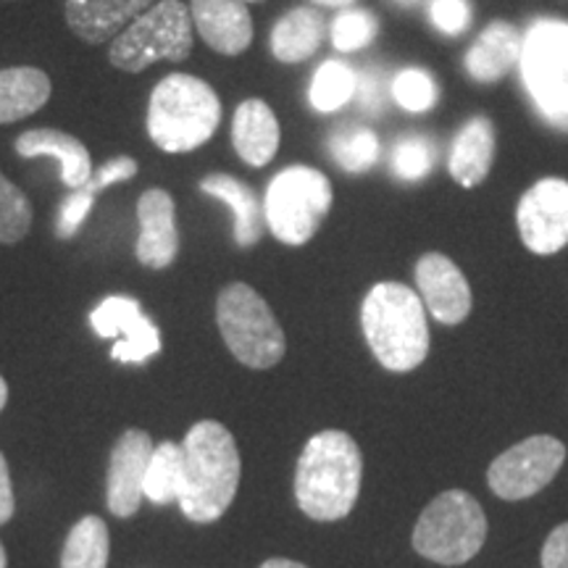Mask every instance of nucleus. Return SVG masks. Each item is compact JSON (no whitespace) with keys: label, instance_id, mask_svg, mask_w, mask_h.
<instances>
[{"label":"nucleus","instance_id":"1","mask_svg":"<svg viewBox=\"0 0 568 568\" xmlns=\"http://www.w3.org/2000/svg\"><path fill=\"white\" fill-rule=\"evenodd\" d=\"M364 458L351 435L318 432L305 443L295 471L297 506L314 521H339L351 514L361 493Z\"/></svg>","mask_w":568,"mask_h":568},{"label":"nucleus","instance_id":"2","mask_svg":"<svg viewBox=\"0 0 568 568\" xmlns=\"http://www.w3.org/2000/svg\"><path fill=\"white\" fill-rule=\"evenodd\" d=\"M184 485L176 506L193 524H211L226 514L240 487V450L224 424L197 422L182 443Z\"/></svg>","mask_w":568,"mask_h":568},{"label":"nucleus","instance_id":"3","mask_svg":"<svg viewBox=\"0 0 568 568\" xmlns=\"http://www.w3.org/2000/svg\"><path fill=\"white\" fill-rule=\"evenodd\" d=\"M361 326L374 358L389 372H414L429 353L422 295L400 282H379L361 305Z\"/></svg>","mask_w":568,"mask_h":568},{"label":"nucleus","instance_id":"4","mask_svg":"<svg viewBox=\"0 0 568 568\" xmlns=\"http://www.w3.org/2000/svg\"><path fill=\"white\" fill-rule=\"evenodd\" d=\"M222 124V101L201 77L169 74L155 84L148 105V134L163 153H190Z\"/></svg>","mask_w":568,"mask_h":568},{"label":"nucleus","instance_id":"5","mask_svg":"<svg viewBox=\"0 0 568 568\" xmlns=\"http://www.w3.org/2000/svg\"><path fill=\"white\" fill-rule=\"evenodd\" d=\"M518 71L539 119L568 134V19L531 21L524 32Z\"/></svg>","mask_w":568,"mask_h":568},{"label":"nucleus","instance_id":"6","mask_svg":"<svg viewBox=\"0 0 568 568\" xmlns=\"http://www.w3.org/2000/svg\"><path fill=\"white\" fill-rule=\"evenodd\" d=\"M487 516L464 489L437 495L414 529V550L439 566H464L485 548Z\"/></svg>","mask_w":568,"mask_h":568},{"label":"nucleus","instance_id":"7","mask_svg":"<svg viewBox=\"0 0 568 568\" xmlns=\"http://www.w3.org/2000/svg\"><path fill=\"white\" fill-rule=\"evenodd\" d=\"M216 322L226 347L240 364L272 368L284 358L287 339L274 311L251 284L234 282L219 293Z\"/></svg>","mask_w":568,"mask_h":568},{"label":"nucleus","instance_id":"8","mask_svg":"<svg viewBox=\"0 0 568 568\" xmlns=\"http://www.w3.org/2000/svg\"><path fill=\"white\" fill-rule=\"evenodd\" d=\"M332 201L335 193L326 174L295 163L268 182L264 201L266 226L284 245H305L318 232Z\"/></svg>","mask_w":568,"mask_h":568},{"label":"nucleus","instance_id":"9","mask_svg":"<svg viewBox=\"0 0 568 568\" xmlns=\"http://www.w3.org/2000/svg\"><path fill=\"white\" fill-rule=\"evenodd\" d=\"M193 53V13L182 0H161L140 13L111 42L109 61L126 74H140L155 61H184Z\"/></svg>","mask_w":568,"mask_h":568},{"label":"nucleus","instance_id":"10","mask_svg":"<svg viewBox=\"0 0 568 568\" xmlns=\"http://www.w3.org/2000/svg\"><path fill=\"white\" fill-rule=\"evenodd\" d=\"M566 460V445L556 437L537 435L508 447L487 471L489 489L503 500H527L556 479Z\"/></svg>","mask_w":568,"mask_h":568},{"label":"nucleus","instance_id":"11","mask_svg":"<svg viewBox=\"0 0 568 568\" xmlns=\"http://www.w3.org/2000/svg\"><path fill=\"white\" fill-rule=\"evenodd\" d=\"M518 237L535 255H556L568 245V180L545 176L518 197Z\"/></svg>","mask_w":568,"mask_h":568},{"label":"nucleus","instance_id":"12","mask_svg":"<svg viewBox=\"0 0 568 568\" xmlns=\"http://www.w3.org/2000/svg\"><path fill=\"white\" fill-rule=\"evenodd\" d=\"M90 324L98 337L116 339L111 358L119 364H145L161 351V332L142 314L134 297L111 295L90 314Z\"/></svg>","mask_w":568,"mask_h":568},{"label":"nucleus","instance_id":"13","mask_svg":"<svg viewBox=\"0 0 568 568\" xmlns=\"http://www.w3.org/2000/svg\"><path fill=\"white\" fill-rule=\"evenodd\" d=\"M416 287L439 324L456 326L471 314V287L464 272L443 253H426L416 261Z\"/></svg>","mask_w":568,"mask_h":568},{"label":"nucleus","instance_id":"14","mask_svg":"<svg viewBox=\"0 0 568 568\" xmlns=\"http://www.w3.org/2000/svg\"><path fill=\"white\" fill-rule=\"evenodd\" d=\"M153 439L142 429H126L119 443L113 445L109 481H105V500L113 516L126 518L138 514L142 506V485H145V471L153 456Z\"/></svg>","mask_w":568,"mask_h":568},{"label":"nucleus","instance_id":"15","mask_svg":"<svg viewBox=\"0 0 568 568\" xmlns=\"http://www.w3.org/2000/svg\"><path fill=\"white\" fill-rule=\"evenodd\" d=\"M138 261L142 266L161 268L172 266L180 253V232H176L174 197L166 190H145L138 201Z\"/></svg>","mask_w":568,"mask_h":568},{"label":"nucleus","instance_id":"16","mask_svg":"<svg viewBox=\"0 0 568 568\" xmlns=\"http://www.w3.org/2000/svg\"><path fill=\"white\" fill-rule=\"evenodd\" d=\"M195 30L222 55H240L253 42V19L245 0H190Z\"/></svg>","mask_w":568,"mask_h":568},{"label":"nucleus","instance_id":"17","mask_svg":"<svg viewBox=\"0 0 568 568\" xmlns=\"http://www.w3.org/2000/svg\"><path fill=\"white\" fill-rule=\"evenodd\" d=\"M524 34L508 21L495 19L481 30L464 55V71L477 84H497L521 61Z\"/></svg>","mask_w":568,"mask_h":568},{"label":"nucleus","instance_id":"18","mask_svg":"<svg viewBox=\"0 0 568 568\" xmlns=\"http://www.w3.org/2000/svg\"><path fill=\"white\" fill-rule=\"evenodd\" d=\"M497 153V132L493 119L474 116L460 126L456 138L450 142V153H447V172L453 182L460 184L464 190L479 187L493 172Z\"/></svg>","mask_w":568,"mask_h":568},{"label":"nucleus","instance_id":"19","mask_svg":"<svg viewBox=\"0 0 568 568\" xmlns=\"http://www.w3.org/2000/svg\"><path fill=\"white\" fill-rule=\"evenodd\" d=\"M280 122L272 105L261 98H247L232 119V145L247 166L264 169L280 151Z\"/></svg>","mask_w":568,"mask_h":568},{"label":"nucleus","instance_id":"20","mask_svg":"<svg viewBox=\"0 0 568 568\" xmlns=\"http://www.w3.org/2000/svg\"><path fill=\"white\" fill-rule=\"evenodd\" d=\"M153 0H67L69 30L77 38L101 45L151 9Z\"/></svg>","mask_w":568,"mask_h":568},{"label":"nucleus","instance_id":"21","mask_svg":"<svg viewBox=\"0 0 568 568\" xmlns=\"http://www.w3.org/2000/svg\"><path fill=\"white\" fill-rule=\"evenodd\" d=\"M17 153L21 159H38V155H55L61 161V180L67 187L80 190L90 182L92 161L88 148L74 134L61 130H30L17 140Z\"/></svg>","mask_w":568,"mask_h":568},{"label":"nucleus","instance_id":"22","mask_svg":"<svg viewBox=\"0 0 568 568\" xmlns=\"http://www.w3.org/2000/svg\"><path fill=\"white\" fill-rule=\"evenodd\" d=\"M201 190L205 195L219 197L230 205L234 213V243L237 247H251L264 237V205L258 203V195L253 193L251 184L232 174H209L201 180Z\"/></svg>","mask_w":568,"mask_h":568},{"label":"nucleus","instance_id":"23","mask_svg":"<svg viewBox=\"0 0 568 568\" xmlns=\"http://www.w3.org/2000/svg\"><path fill=\"white\" fill-rule=\"evenodd\" d=\"M326 34V21L316 9L301 6L287 11L268 34L272 55L282 63H303L318 53Z\"/></svg>","mask_w":568,"mask_h":568},{"label":"nucleus","instance_id":"24","mask_svg":"<svg viewBox=\"0 0 568 568\" xmlns=\"http://www.w3.org/2000/svg\"><path fill=\"white\" fill-rule=\"evenodd\" d=\"M51 98V77L34 67L0 69V124L32 116Z\"/></svg>","mask_w":568,"mask_h":568},{"label":"nucleus","instance_id":"25","mask_svg":"<svg viewBox=\"0 0 568 568\" xmlns=\"http://www.w3.org/2000/svg\"><path fill=\"white\" fill-rule=\"evenodd\" d=\"M184 485V450L180 443H166L153 447L151 464H148L145 471V485H142V493H145L148 500L153 506H169V503H180Z\"/></svg>","mask_w":568,"mask_h":568},{"label":"nucleus","instance_id":"26","mask_svg":"<svg viewBox=\"0 0 568 568\" xmlns=\"http://www.w3.org/2000/svg\"><path fill=\"white\" fill-rule=\"evenodd\" d=\"M329 153L343 172L366 174L382 155L379 134L364 124H343L329 134Z\"/></svg>","mask_w":568,"mask_h":568},{"label":"nucleus","instance_id":"27","mask_svg":"<svg viewBox=\"0 0 568 568\" xmlns=\"http://www.w3.org/2000/svg\"><path fill=\"white\" fill-rule=\"evenodd\" d=\"M109 566V527L103 518L84 516L71 527L63 545L61 568H105Z\"/></svg>","mask_w":568,"mask_h":568},{"label":"nucleus","instance_id":"28","mask_svg":"<svg viewBox=\"0 0 568 568\" xmlns=\"http://www.w3.org/2000/svg\"><path fill=\"white\" fill-rule=\"evenodd\" d=\"M358 90V71L345 61H324L311 80L308 101L318 113H335L345 109Z\"/></svg>","mask_w":568,"mask_h":568},{"label":"nucleus","instance_id":"29","mask_svg":"<svg viewBox=\"0 0 568 568\" xmlns=\"http://www.w3.org/2000/svg\"><path fill=\"white\" fill-rule=\"evenodd\" d=\"M437 163V148L435 142L424 134H406L395 142L393 159H389V169L400 182H422L435 172Z\"/></svg>","mask_w":568,"mask_h":568},{"label":"nucleus","instance_id":"30","mask_svg":"<svg viewBox=\"0 0 568 568\" xmlns=\"http://www.w3.org/2000/svg\"><path fill=\"white\" fill-rule=\"evenodd\" d=\"M379 19L368 9H343L329 24L332 45L339 53H358L379 38Z\"/></svg>","mask_w":568,"mask_h":568},{"label":"nucleus","instance_id":"31","mask_svg":"<svg viewBox=\"0 0 568 568\" xmlns=\"http://www.w3.org/2000/svg\"><path fill=\"white\" fill-rule=\"evenodd\" d=\"M393 101L408 113H426L439 103V84L422 67H406L393 77Z\"/></svg>","mask_w":568,"mask_h":568},{"label":"nucleus","instance_id":"32","mask_svg":"<svg viewBox=\"0 0 568 568\" xmlns=\"http://www.w3.org/2000/svg\"><path fill=\"white\" fill-rule=\"evenodd\" d=\"M32 226V203L17 184L0 172V243L13 245L27 237Z\"/></svg>","mask_w":568,"mask_h":568},{"label":"nucleus","instance_id":"33","mask_svg":"<svg viewBox=\"0 0 568 568\" xmlns=\"http://www.w3.org/2000/svg\"><path fill=\"white\" fill-rule=\"evenodd\" d=\"M355 98H358L361 111L366 116H379L385 113L387 101L393 98V80H389L385 67H372L358 71V90H355Z\"/></svg>","mask_w":568,"mask_h":568},{"label":"nucleus","instance_id":"34","mask_svg":"<svg viewBox=\"0 0 568 568\" xmlns=\"http://www.w3.org/2000/svg\"><path fill=\"white\" fill-rule=\"evenodd\" d=\"M429 21L432 27L445 38H460L471 30L474 11L468 0H429Z\"/></svg>","mask_w":568,"mask_h":568},{"label":"nucleus","instance_id":"35","mask_svg":"<svg viewBox=\"0 0 568 568\" xmlns=\"http://www.w3.org/2000/svg\"><path fill=\"white\" fill-rule=\"evenodd\" d=\"M92 201H95V193L84 184V187L74 190L67 201L61 203L59 209V222H55V234H59L61 240H69L74 237L77 232H80V226L88 222L90 211H92Z\"/></svg>","mask_w":568,"mask_h":568},{"label":"nucleus","instance_id":"36","mask_svg":"<svg viewBox=\"0 0 568 568\" xmlns=\"http://www.w3.org/2000/svg\"><path fill=\"white\" fill-rule=\"evenodd\" d=\"M134 174H138V161L130 159V155H119V159L105 161L103 166L90 176L88 187L98 195V193H101V190L109 187V184L126 182V180H132Z\"/></svg>","mask_w":568,"mask_h":568},{"label":"nucleus","instance_id":"37","mask_svg":"<svg viewBox=\"0 0 568 568\" xmlns=\"http://www.w3.org/2000/svg\"><path fill=\"white\" fill-rule=\"evenodd\" d=\"M542 568H568V521L552 529L545 539Z\"/></svg>","mask_w":568,"mask_h":568},{"label":"nucleus","instance_id":"38","mask_svg":"<svg viewBox=\"0 0 568 568\" xmlns=\"http://www.w3.org/2000/svg\"><path fill=\"white\" fill-rule=\"evenodd\" d=\"M13 508V487H11V474H9V464H6V456L0 453V527L11 521Z\"/></svg>","mask_w":568,"mask_h":568},{"label":"nucleus","instance_id":"39","mask_svg":"<svg viewBox=\"0 0 568 568\" xmlns=\"http://www.w3.org/2000/svg\"><path fill=\"white\" fill-rule=\"evenodd\" d=\"M261 568H308L297 560H287V558H268L266 564H261Z\"/></svg>","mask_w":568,"mask_h":568},{"label":"nucleus","instance_id":"40","mask_svg":"<svg viewBox=\"0 0 568 568\" xmlns=\"http://www.w3.org/2000/svg\"><path fill=\"white\" fill-rule=\"evenodd\" d=\"M314 3L318 6H326V9H351V6L355 3V0H314Z\"/></svg>","mask_w":568,"mask_h":568},{"label":"nucleus","instance_id":"41","mask_svg":"<svg viewBox=\"0 0 568 568\" xmlns=\"http://www.w3.org/2000/svg\"><path fill=\"white\" fill-rule=\"evenodd\" d=\"M6 400H9V385H6V379L0 376V410L6 408Z\"/></svg>","mask_w":568,"mask_h":568},{"label":"nucleus","instance_id":"42","mask_svg":"<svg viewBox=\"0 0 568 568\" xmlns=\"http://www.w3.org/2000/svg\"><path fill=\"white\" fill-rule=\"evenodd\" d=\"M395 6H400V9H416V6H422L424 0H393Z\"/></svg>","mask_w":568,"mask_h":568},{"label":"nucleus","instance_id":"43","mask_svg":"<svg viewBox=\"0 0 568 568\" xmlns=\"http://www.w3.org/2000/svg\"><path fill=\"white\" fill-rule=\"evenodd\" d=\"M0 568H6V550H3V545H0Z\"/></svg>","mask_w":568,"mask_h":568},{"label":"nucleus","instance_id":"44","mask_svg":"<svg viewBox=\"0 0 568 568\" xmlns=\"http://www.w3.org/2000/svg\"><path fill=\"white\" fill-rule=\"evenodd\" d=\"M245 3H258V0H245Z\"/></svg>","mask_w":568,"mask_h":568}]
</instances>
